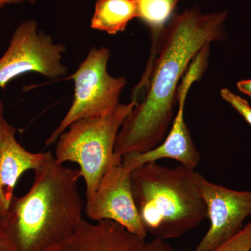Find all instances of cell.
Returning <instances> with one entry per match:
<instances>
[{
    "label": "cell",
    "mask_w": 251,
    "mask_h": 251,
    "mask_svg": "<svg viewBox=\"0 0 251 251\" xmlns=\"http://www.w3.org/2000/svg\"><path fill=\"white\" fill-rule=\"evenodd\" d=\"M227 16V11L203 14L194 6L168 21L155 41L146 70L133 90L131 100L136 105L117 135V158L146 152L164 140L174 120L180 80L204 48L226 38Z\"/></svg>",
    "instance_id": "obj_1"
},
{
    "label": "cell",
    "mask_w": 251,
    "mask_h": 251,
    "mask_svg": "<svg viewBox=\"0 0 251 251\" xmlns=\"http://www.w3.org/2000/svg\"><path fill=\"white\" fill-rule=\"evenodd\" d=\"M80 178L78 170L59 163L49 151L29 191L13 198L0 221V243L6 251H38L70 237L83 220Z\"/></svg>",
    "instance_id": "obj_2"
},
{
    "label": "cell",
    "mask_w": 251,
    "mask_h": 251,
    "mask_svg": "<svg viewBox=\"0 0 251 251\" xmlns=\"http://www.w3.org/2000/svg\"><path fill=\"white\" fill-rule=\"evenodd\" d=\"M196 170L151 162L130 173L137 209L148 232L168 240L184 235L207 218L193 179Z\"/></svg>",
    "instance_id": "obj_3"
},
{
    "label": "cell",
    "mask_w": 251,
    "mask_h": 251,
    "mask_svg": "<svg viewBox=\"0 0 251 251\" xmlns=\"http://www.w3.org/2000/svg\"><path fill=\"white\" fill-rule=\"evenodd\" d=\"M136 103H120L102 116L74 122L56 142L54 158L59 163H77L86 186V198L98 188L105 172L116 160L119 131Z\"/></svg>",
    "instance_id": "obj_4"
},
{
    "label": "cell",
    "mask_w": 251,
    "mask_h": 251,
    "mask_svg": "<svg viewBox=\"0 0 251 251\" xmlns=\"http://www.w3.org/2000/svg\"><path fill=\"white\" fill-rule=\"evenodd\" d=\"M110 57L106 47H94L73 75L74 96L72 105L58 126L46 140V146L53 145L74 122L102 116L116 108L127 84L123 77H113L108 72Z\"/></svg>",
    "instance_id": "obj_5"
},
{
    "label": "cell",
    "mask_w": 251,
    "mask_h": 251,
    "mask_svg": "<svg viewBox=\"0 0 251 251\" xmlns=\"http://www.w3.org/2000/svg\"><path fill=\"white\" fill-rule=\"evenodd\" d=\"M65 46L56 44L50 36L39 29L35 21L18 26L9 48L0 58V88L28 73H36L50 80L64 76L68 69L62 63Z\"/></svg>",
    "instance_id": "obj_6"
},
{
    "label": "cell",
    "mask_w": 251,
    "mask_h": 251,
    "mask_svg": "<svg viewBox=\"0 0 251 251\" xmlns=\"http://www.w3.org/2000/svg\"><path fill=\"white\" fill-rule=\"evenodd\" d=\"M193 179L205 204L210 226L192 251H211L239 232L251 216V191L214 184L196 171Z\"/></svg>",
    "instance_id": "obj_7"
},
{
    "label": "cell",
    "mask_w": 251,
    "mask_h": 251,
    "mask_svg": "<svg viewBox=\"0 0 251 251\" xmlns=\"http://www.w3.org/2000/svg\"><path fill=\"white\" fill-rule=\"evenodd\" d=\"M130 173L123 166L122 158H117L94 194L86 198L84 211L90 219L114 221L145 239L148 232L135 205Z\"/></svg>",
    "instance_id": "obj_8"
},
{
    "label": "cell",
    "mask_w": 251,
    "mask_h": 251,
    "mask_svg": "<svg viewBox=\"0 0 251 251\" xmlns=\"http://www.w3.org/2000/svg\"><path fill=\"white\" fill-rule=\"evenodd\" d=\"M184 77L178 92L179 109L166 138L158 146L146 152L128 153L122 157V164L127 171L131 173L146 163L164 158L175 160L190 169L196 170L199 165L201 154L184 120L185 101L188 91L198 77L191 72L186 73Z\"/></svg>",
    "instance_id": "obj_9"
},
{
    "label": "cell",
    "mask_w": 251,
    "mask_h": 251,
    "mask_svg": "<svg viewBox=\"0 0 251 251\" xmlns=\"http://www.w3.org/2000/svg\"><path fill=\"white\" fill-rule=\"evenodd\" d=\"M16 135V128L3 115L0 118V221L7 213L18 179L26 171H35L49 153L27 151Z\"/></svg>",
    "instance_id": "obj_10"
},
{
    "label": "cell",
    "mask_w": 251,
    "mask_h": 251,
    "mask_svg": "<svg viewBox=\"0 0 251 251\" xmlns=\"http://www.w3.org/2000/svg\"><path fill=\"white\" fill-rule=\"evenodd\" d=\"M138 18L135 0H97L91 28L110 35L122 32Z\"/></svg>",
    "instance_id": "obj_11"
},
{
    "label": "cell",
    "mask_w": 251,
    "mask_h": 251,
    "mask_svg": "<svg viewBox=\"0 0 251 251\" xmlns=\"http://www.w3.org/2000/svg\"><path fill=\"white\" fill-rule=\"evenodd\" d=\"M138 18L152 32L154 41L171 20L175 6L169 0H135Z\"/></svg>",
    "instance_id": "obj_12"
},
{
    "label": "cell",
    "mask_w": 251,
    "mask_h": 251,
    "mask_svg": "<svg viewBox=\"0 0 251 251\" xmlns=\"http://www.w3.org/2000/svg\"><path fill=\"white\" fill-rule=\"evenodd\" d=\"M211 251H251V218L235 235Z\"/></svg>",
    "instance_id": "obj_13"
},
{
    "label": "cell",
    "mask_w": 251,
    "mask_h": 251,
    "mask_svg": "<svg viewBox=\"0 0 251 251\" xmlns=\"http://www.w3.org/2000/svg\"><path fill=\"white\" fill-rule=\"evenodd\" d=\"M220 94L225 101L228 103L251 126V106L249 102L227 88H223Z\"/></svg>",
    "instance_id": "obj_14"
},
{
    "label": "cell",
    "mask_w": 251,
    "mask_h": 251,
    "mask_svg": "<svg viewBox=\"0 0 251 251\" xmlns=\"http://www.w3.org/2000/svg\"><path fill=\"white\" fill-rule=\"evenodd\" d=\"M143 251H178L168 244L166 240L155 238L153 240L149 243H145ZM181 251H186L183 250Z\"/></svg>",
    "instance_id": "obj_15"
},
{
    "label": "cell",
    "mask_w": 251,
    "mask_h": 251,
    "mask_svg": "<svg viewBox=\"0 0 251 251\" xmlns=\"http://www.w3.org/2000/svg\"><path fill=\"white\" fill-rule=\"evenodd\" d=\"M237 87L239 92L247 94L251 99V79L239 81L237 82Z\"/></svg>",
    "instance_id": "obj_16"
},
{
    "label": "cell",
    "mask_w": 251,
    "mask_h": 251,
    "mask_svg": "<svg viewBox=\"0 0 251 251\" xmlns=\"http://www.w3.org/2000/svg\"><path fill=\"white\" fill-rule=\"evenodd\" d=\"M4 4H18V3L23 2V1H28L30 4H34L37 0H1Z\"/></svg>",
    "instance_id": "obj_17"
},
{
    "label": "cell",
    "mask_w": 251,
    "mask_h": 251,
    "mask_svg": "<svg viewBox=\"0 0 251 251\" xmlns=\"http://www.w3.org/2000/svg\"><path fill=\"white\" fill-rule=\"evenodd\" d=\"M4 105L2 101H0V118L4 115Z\"/></svg>",
    "instance_id": "obj_18"
},
{
    "label": "cell",
    "mask_w": 251,
    "mask_h": 251,
    "mask_svg": "<svg viewBox=\"0 0 251 251\" xmlns=\"http://www.w3.org/2000/svg\"><path fill=\"white\" fill-rule=\"evenodd\" d=\"M173 4V6H176V4H178V2L180 1V0H169Z\"/></svg>",
    "instance_id": "obj_19"
},
{
    "label": "cell",
    "mask_w": 251,
    "mask_h": 251,
    "mask_svg": "<svg viewBox=\"0 0 251 251\" xmlns=\"http://www.w3.org/2000/svg\"><path fill=\"white\" fill-rule=\"evenodd\" d=\"M0 251H6V249H4V247L1 245V243H0Z\"/></svg>",
    "instance_id": "obj_20"
},
{
    "label": "cell",
    "mask_w": 251,
    "mask_h": 251,
    "mask_svg": "<svg viewBox=\"0 0 251 251\" xmlns=\"http://www.w3.org/2000/svg\"><path fill=\"white\" fill-rule=\"evenodd\" d=\"M4 5H5L4 3L3 2V1H1V0H0V9H1V8H2L3 6H4Z\"/></svg>",
    "instance_id": "obj_21"
}]
</instances>
